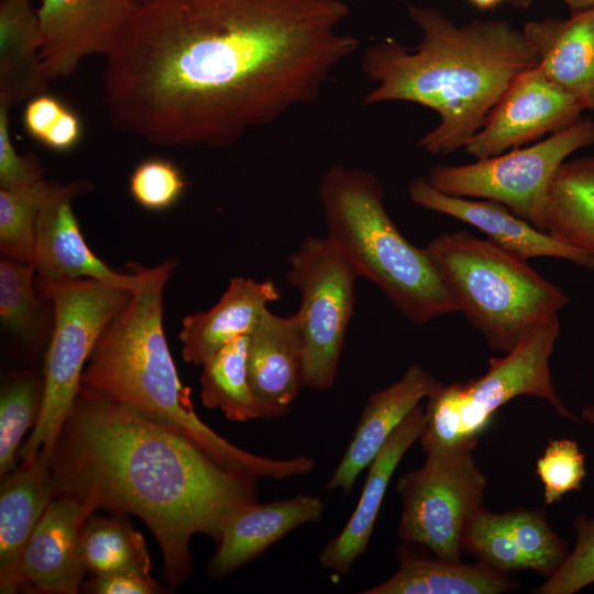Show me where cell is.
Returning <instances> with one entry per match:
<instances>
[{
	"mask_svg": "<svg viewBox=\"0 0 594 594\" xmlns=\"http://www.w3.org/2000/svg\"><path fill=\"white\" fill-rule=\"evenodd\" d=\"M33 263L12 258L0 261V319L6 331L26 344L44 337L46 316L44 298L34 285Z\"/></svg>",
	"mask_w": 594,
	"mask_h": 594,
	"instance_id": "cell-29",
	"label": "cell"
},
{
	"mask_svg": "<svg viewBox=\"0 0 594 594\" xmlns=\"http://www.w3.org/2000/svg\"><path fill=\"white\" fill-rule=\"evenodd\" d=\"M358 277L328 235L305 238L289 256L287 280L300 295L304 386L326 391L336 381Z\"/></svg>",
	"mask_w": 594,
	"mask_h": 594,
	"instance_id": "cell-11",
	"label": "cell"
},
{
	"mask_svg": "<svg viewBox=\"0 0 594 594\" xmlns=\"http://www.w3.org/2000/svg\"><path fill=\"white\" fill-rule=\"evenodd\" d=\"M503 0H471L480 9H490L501 3Z\"/></svg>",
	"mask_w": 594,
	"mask_h": 594,
	"instance_id": "cell-42",
	"label": "cell"
},
{
	"mask_svg": "<svg viewBox=\"0 0 594 594\" xmlns=\"http://www.w3.org/2000/svg\"><path fill=\"white\" fill-rule=\"evenodd\" d=\"M43 380L31 371L10 380L0 397V474L15 469L21 441L34 427L42 403Z\"/></svg>",
	"mask_w": 594,
	"mask_h": 594,
	"instance_id": "cell-31",
	"label": "cell"
},
{
	"mask_svg": "<svg viewBox=\"0 0 594 594\" xmlns=\"http://www.w3.org/2000/svg\"><path fill=\"white\" fill-rule=\"evenodd\" d=\"M10 107L0 102V187L32 184L43 179L42 168L33 156L20 155L10 136Z\"/></svg>",
	"mask_w": 594,
	"mask_h": 594,
	"instance_id": "cell-38",
	"label": "cell"
},
{
	"mask_svg": "<svg viewBox=\"0 0 594 594\" xmlns=\"http://www.w3.org/2000/svg\"><path fill=\"white\" fill-rule=\"evenodd\" d=\"M176 261L134 265L138 285L101 332L86 364L81 387L169 426L224 468L257 479L285 480L312 470L307 455L275 459L249 452L220 436L196 414L183 385L163 327L164 289Z\"/></svg>",
	"mask_w": 594,
	"mask_h": 594,
	"instance_id": "cell-4",
	"label": "cell"
},
{
	"mask_svg": "<svg viewBox=\"0 0 594 594\" xmlns=\"http://www.w3.org/2000/svg\"><path fill=\"white\" fill-rule=\"evenodd\" d=\"M248 342L249 336H242L223 346L201 364L199 378L204 406L239 422L271 418L249 383Z\"/></svg>",
	"mask_w": 594,
	"mask_h": 594,
	"instance_id": "cell-27",
	"label": "cell"
},
{
	"mask_svg": "<svg viewBox=\"0 0 594 594\" xmlns=\"http://www.w3.org/2000/svg\"><path fill=\"white\" fill-rule=\"evenodd\" d=\"M94 507L70 496L53 498L36 525L21 563V583L43 593L75 594L86 570L81 532Z\"/></svg>",
	"mask_w": 594,
	"mask_h": 594,
	"instance_id": "cell-16",
	"label": "cell"
},
{
	"mask_svg": "<svg viewBox=\"0 0 594 594\" xmlns=\"http://www.w3.org/2000/svg\"><path fill=\"white\" fill-rule=\"evenodd\" d=\"M462 549L479 562L505 573L530 570L529 561L504 526L499 513L483 506L464 528Z\"/></svg>",
	"mask_w": 594,
	"mask_h": 594,
	"instance_id": "cell-33",
	"label": "cell"
},
{
	"mask_svg": "<svg viewBox=\"0 0 594 594\" xmlns=\"http://www.w3.org/2000/svg\"><path fill=\"white\" fill-rule=\"evenodd\" d=\"M136 7L134 0H42L40 61L46 81L69 76L86 56H106Z\"/></svg>",
	"mask_w": 594,
	"mask_h": 594,
	"instance_id": "cell-13",
	"label": "cell"
},
{
	"mask_svg": "<svg viewBox=\"0 0 594 594\" xmlns=\"http://www.w3.org/2000/svg\"><path fill=\"white\" fill-rule=\"evenodd\" d=\"M560 336L558 316L531 329L501 358H491L486 372L465 383L441 385L428 398L419 442L425 453L463 443H477L497 410L519 396L547 400L556 413L578 421L558 396L550 358Z\"/></svg>",
	"mask_w": 594,
	"mask_h": 594,
	"instance_id": "cell-7",
	"label": "cell"
},
{
	"mask_svg": "<svg viewBox=\"0 0 594 594\" xmlns=\"http://www.w3.org/2000/svg\"><path fill=\"white\" fill-rule=\"evenodd\" d=\"M421 31L420 43L406 47L393 38L370 44L362 70L375 84L363 102H413L438 113L440 122L420 140L432 155L465 147L512 81L538 65L534 48L505 21L463 25L439 10L409 7Z\"/></svg>",
	"mask_w": 594,
	"mask_h": 594,
	"instance_id": "cell-3",
	"label": "cell"
},
{
	"mask_svg": "<svg viewBox=\"0 0 594 594\" xmlns=\"http://www.w3.org/2000/svg\"><path fill=\"white\" fill-rule=\"evenodd\" d=\"M582 419L592 428L594 432V404H588L582 409Z\"/></svg>",
	"mask_w": 594,
	"mask_h": 594,
	"instance_id": "cell-41",
	"label": "cell"
},
{
	"mask_svg": "<svg viewBox=\"0 0 594 594\" xmlns=\"http://www.w3.org/2000/svg\"><path fill=\"white\" fill-rule=\"evenodd\" d=\"M575 544L559 569L534 590L536 594H574L594 583V518L578 514Z\"/></svg>",
	"mask_w": 594,
	"mask_h": 594,
	"instance_id": "cell-36",
	"label": "cell"
},
{
	"mask_svg": "<svg viewBox=\"0 0 594 594\" xmlns=\"http://www.w3.org/2000/svg\"><path fill=\"white\" fill-rule=\"evenodd\" d=\"M322 499L299 494L286 499L244 506L226 522L208 564L212 578H222L260 557L296 528L319 521Z\"/></svg>",
	"mask_w": 594,
	"mask_h": 594,
	"instance_id": "cell-20",
	"label": "cell"
},
{
	"mask_svg": "<svg viewBox=\"0 0 594 594\" xmlns=\"http://www.w3.org/2000/svg\"><path fill=\"white\" fill-rule=\"evenodd\" d=\"M328 237L359 277L373 283L413 323L459 312L426 248L410 243L384 206V189L369 170L329 167L319 184Z\"/></svg>",
	"mask_w": 594,
	"mask_h": 594,
	"instance_id": "cell-5",
	"label": "cell"
},
{
	"mask_svg": "<svg viewBox=\"0 0 594 594\" xmlns=\"http://www.w3.org/2000/svg\"><path fill=\"white\" fill-rule=\"evenodd\" d=\"M87 587L97 594H153L160 590L151 575L138 573L92 575Z\"/></svg>",
	"mask_w": 594,
	"mask_h": 594,
	"instance_id": "cell-39",
	"label": "cell"
},
{
	"mask_svg": "<svg viewBox=\"0 0 594 594\" xmlns=\"http://www.w3.org/2000/svg\"><path fill=\"white\" fill-rule=\"evenodd\" d=\"M536 474L542 484L544 504H554L581 490L586 475L585 455L574 440L550 439L537 460Z\"/></svg>",
	"mask_w": 594,
	"mask_h": 594,
	"instance_id": "cell-35",
	"label": "cell"
},
{
	"mask_svg": "<svg viewBox=\"0 0 594 594\" xmlns=\"http://www.w3.org/2000/svg\"><path fill=\"white\" fill-rule=\"evenodd\" d=\"M424 427L425 409L418 405L369 464L356 507L340 532L319 553L322 568L344 575L367 550L393 474L405 453L419 440Z\"/></svg>",
	"mask_w": 594,
	"mask_h": 594,
	"instance_id": "cell-19",
	"label": "cell"
},
{
	"mask_svg": "<svg viewBox=\"0 0 594 594\" xmlns=\"http://www.w3.org/2000/svg\"><path fill=\"white\" fill-rule=\"evenodd\" d=\"M81 559L91 575H150L151 560L143 536L122 515L87 518L81 532Z\"/></svg>",
	"mask_w": 594,
	"mask_h": 594,
	"instance_id": "cell-28",
	"label": "cell"
},
{
	"mask_svg": "<svg viewBox=\"0 0 594 594\" xmlns=\"http://www.w3.org/2000/svg\"><path fill=\"white\" fill-rule=\"evenodd\" d=\"M476 444L426 453L420 468L398 479L402 512L397 532L403 543L460 561L464 528L482 507L487 485L473 457Z\"/></svg>",
	"mask_w": 594,
	"mask_h": 594,
	"instance_id": "cell-9",
	"label": "cell"
},
{
	"mask_svg": "<svg viewBox=\"0 0 594 594\" xmlns=\"http://www.w3.org/2000/svg\"><path fill=\"white\" fill-rule=\"evenodd\" d=\"M516 6H528L531 0H512ZM573 12L594 8V0H562Z\"/></svg>",
	"mask_w": 594,
	"mask_h": 594,
	"instance_id": "cell-40",
	"label": "cell"
},
{
	"mask_svg": "<svg viewBox=\"0 0 594 594\" xmlns=\"http://www.w3.org/2000/svg\"><path fill=\"white\" fill-rule=\"evenodd\" d=\"M583 110L537 65L512 81L464 148L476 160L495 156L572 125Z\"/></svg>",
	"mask_w": 594,
	"mask_h": 594,
	"instance_id": "cell-12",
	"label": "cell"
},
{
	"mask_svg": "<svg viewBox=\"0 0 594 594\" xmlns=\"http://www.w3.org/2000/svg\"><path fill=\"white\" fill-rule=\"evenodd\" d=\"M399 566L364 594H502L515 591V579L477 561L462 563L400 548Z\"/></svg>",
	"mask_w": 594,
	"mask_h": 594,
	"instance_id": "cell-24",
	"label": "cell"
},
{
	"mask_svg": "<svg viewBox=\"0 0 594 594\" xmlns=\"http://www.w3.org/2000/svg\"><path fill=\"white\" fill-rule=\"evenodd\" d=\"M459 312L495 351L507 353L569 302L559 285L524 260L465 230L439 234L426 246Z\"/></svg>",
	"mask_w": 594,
	"mask_h": 594,
	"instance_id": "cell-6",
	"label": "cell"
},
{
	"mask_svg": "<svg viewBox=\"0 0 594 594\" xmlns=\"http://www.w3.org/2000/svg\"><path fill=\"white\" fill-rule=\"evenodd\" d=\"M91 188L84 180L66 185L52 183L41 205L36 226L33 264L35 285L42 287L76 278H94L133 290L139 275L110 268L87 245L73 210V200Z\"/></svg>",
	"mask_w": 594,
	"mask_h": 594,
	"instance_id": "cell-14",
	"label": "cell"
},
{
	"mask_svg": "<svg viewBox=\"0 0 594 594\" xmlns=\"http://www.w3.org/2000/svg\"><path fill=\"white\" fill-rule=\"evenodd\" d=\"M52 182L0 187V252L8 258L33 263L35 226Z\"/></svg>",
	"mask_w": 594,
	"mask_h": 594,
	"instance_id": "cell-30",
	"label": "cell"
},
{
	"mask_svg": "<svg viewBox=\"0 0 594 594\" xmlns=\"http://www.w3.org/2000/svg\"><path fill=\"white\" fill-rule=\"evenodd\" d=\"M186 180L182 170L170 161L147 158L139 163L129 179L133 199L151 211L173 207L182 197Z\"/></svg>",
	"mask_w": 594,
	"mask_h": 594,
	"instance_id": "cell-37",
	"label": "cell"
},
{
	"mask_svg": "<svg viewBox=\"0 0 594 594\" xmlns=\"http://www.w3.org/2000/svg\"><path fill=\"white\" fill-rule=\"evenodd\" d=\"M543 230L594 256V156L565 161L547 195Z\"/></svg>",
	"mask_w": 594,
	"mask_h": 594,
	"instance_id": "cell-26",
	"label": "cell"
},
{
	"mask_svg": "<svg viewBox=\"0 0 594 594\" xmlns=\"http://www.w3.org/2000/svg\"><path fill=\"white\" fill-rule=\"evenodd\" d=\"M441 385L428 371L414 364L396 382L373 393L326 490L350 494L359 475L367 469L393 432L422 399Z\"/></svg>",
	"mask_w": 594,
	"mask_h": 594,
	"instance_id": "cell-17",
	"label": "cell"
},
{
	"mask_svg": "<svg viewBox=\"0 0 594 594\" xmlns=\"http://www.w3.org/2000/svg\"><path fill=\"white\" fill-rule=\"evenodd\" d=\"M52 468L57 494L138 516L160 544L170 586L190 571L194 535L217 541L233 514L257 502V477L222 466L180 431L85 388Z\"/></svg>",
	"mask_w": 594,
	"mask_h": 594,
	"instance_id": "cell-2",
	"label": "cell"
},
{
	"mask_svg": "<svg viewBox=\"0 0 594 594\" xmlns=\"http://www.w3.org/2000/svg\"><path fill=\"white\" fill-rule=\"evenodd\" d=\"M522 32L544 74L584 110H594V8L528 22Z\"/></svg>",
	"mask_w": 594,
	"mask_h": 594,
	"instance_id": "cell-23",
	"label": "cell"
},
{
	"mask_svg": "<svg viewBox=\"0 0 594 594\" xmlns=\"http://www.w3.org/2000/svg\"><path fill=\"white\" fill-rule=\"evenodd\" d=\"M594 143V121L579 119L534 145L463 165H437L426 179L452 196L499 202L543 230L550 183L563 162Z\"/></svg>",
	"mask_w": 594,
	"mask_h": 594,
	"instance_id": "cell-10",
	"label": "cell"
},
{
	"mask_svg": "<svg viewBox=\"0 0 594 594\" xmlns=\"http://www.w3.org/2000/svg\"><path fill=\"white\" fill-rule=\"evenodd\" d=\"M134 1L138 2V3H142V2H145L147 0H134Z\"/></svg>",
	"mask_w": 594,
	"mask_h": 594,
	"instance_id": "cell-43",
	"label": "cell"
},
{
	"mask_svg": "<svg viewBox=\"0 0 594 594\" xmlns=\"http://www.w3.org/2000/svg\"><path fill=\"white\" fill-rule=\"evenodd\" d=\"M53 309L37 420L19 458L42 452L51 460L81 387L84 367L106 326L129 301V288L94 278H76L36 287Z\"/></svg>",
	"mask_w": 594,
	"mask_h": 594,
	"instance_id": "cell-8",
	"label": "cell"
},
{
	"mask_svg": "<svg viewBox=\"0 0 594 594\" xmlns=\"http://www.w3.org/2000/svg\"><path fill=\"white\" fill-rule=\"evenodd\" d=\"M279 297L280 292L271 279L231 278L211 308L183 319L179 331L183 360L201 365L233 340L249 336L267 306Z\"/></svg>",
	"mask_w": 594,
	"mask_h": 594,
	"instance_id": "cell-22",
	"label": "cell"
},
{
	"mask_svg": "<svg viewBox=\"0 0 594 594\" xmlns=\"http://www.w3.org/2000/svg\"><path fill=\"white\" fill-rule=\"evenodd\" d=\"M248 377L271 417L289 413L302 383L304 343L296 311L283 317L268 308L249 334Z\"/></svg>",
	"mask_w": 594,
	"mask_h": 594,
	"instance_id": "cell-18",
	"label": "cell"
},
{
	"mask_svg": "<svg viewBox=\"0 0 594 594\" xmlns=\"http://www.w3.org/2000/svg\"><path fill=\"white\" fill-rule=\"evenodd\" d=\"M504 526L522 551L530 570L549 578L568 557V543L559 537L541 510L517 508L499 513Z\"/></svg>",
	"mask_w": 594,
	"mask_h": 594,
	"instance_id": "cell-32",
	"label": "cell"
},
{
	"mask_svg": "<svg viewBox=\"0 0 594 594\" xmlns=\"http://www.w3.org/2000/svg\"><path fill=\"white\" fill-rule=\"evenodd\" d=\"M52 460L40 452L2 476L0 490V592L21 586V563L28 542L54 498Z\"/></svg>",
	"mask_w": 594,
	"mask_h": 594,
	"instance_id": "cell-21",
	"label": "cell"
},
{
	"mask_svg": "<svg viewBox=\"0 0 594 594\" xmlns=\"http://www.w3.org/2000/svg\"><path fill=\"white\" fill-rule=\"evenodd\" d=\"M344 0H147L105 56L112 124L227 148L315 101L359 48Z\"/></svg>",
	"mask_w": 594,
	"mask_h": 594,
	"instance_id": "cell-1",
	"label": "cell"
},
{
	"mask_svg": "<svg viewBox=\"0 0 594 594\" xmlns=\"http://www.w3.org/2000/svg\"><path fill=\"white\" fill-rule=\"evenodd\" d=\"M31 0L0 3V102L10 108L45 92L40 61L41 29Z\"/></svg>",
	"mask_w": 594,
	"mask_h": 594,
	"instance_id": "cell-25",
	"label": "cell"
},
{
	"mask_svg": "<svg viewBox=\"0 0 594 594\" xmlns=\"http://www.w3.org/2000/svg\"><path fill=\"white\" fill-rule=\"evenodd\" d=\"M22 122L31 138L57 152L74 148L82 136L80 118L58 98L46 92L28 100Z\"/></svg>",
	"mask_w": 594,
	"mask_h": 594,
	"instance_id": "cell-34",
	"label": "cell"
},
{
	"mask_svg": "<svg viewBox=\"0 0 594 594\" xmlns=\"http://www.w3.org/2000/svg\"><path fill=\"white\" fill-rule=\"evenodd\" d=\"M407 191L416 205L474 227L487 240L524 260L553 257L594 270L592 254L560 242L499 202L444 194L426 177L410 180Z\"/></svg>",
	"mask_w": 594,
	"mask_h": 594,
	"instance_id": "cell-15",
	"label": "cell"
}]
</instances>
